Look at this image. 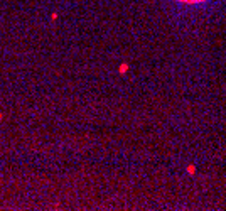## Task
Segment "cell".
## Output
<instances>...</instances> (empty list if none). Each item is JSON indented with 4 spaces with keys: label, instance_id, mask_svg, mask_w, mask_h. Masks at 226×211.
Masks as SVG:
<instances>
[{
    "label": "cell",
    "instance_id": "6da1fadb",
    "mask_svg": "<svg viewBox=\"0 0 226 211\" xmlns=\"http://www.w3.org/2000/svg\"><path fill=\"white\" fill-rule=\"evenodd\" d=\"M187 2H198V0H187Z\"/></svg>",
    "mask_w": 226,
    "mask_h": 211
}]
</instances>
